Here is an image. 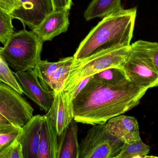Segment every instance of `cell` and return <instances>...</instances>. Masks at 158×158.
Masks as SVG:
<instances>
[{
	"label": "cell",
	"instance_id": "cell-9",
	"mask_svg": "<svg viewBox=\"0 0 158 158\" xmlns=\"http://www.w3.org/2000/svg\"><path fill=\"white\" fill-rule=\"evenodd\" d=\"M19 6L10 14L13 19L34 29L47 15L54 11L52 0H18Z\"/></svg>",
	"mask_w": 158,
	"mask_h": 158
},
{
	"label": "cell",
	"instance_id": "cell-16",
	"mask_svg": "<svg viewBox=\"0 0 158 158\" xmlns=\"http://www.w3.org/2000/svg\"><path fill=\"white\" fill-rule=\"evenodd\" d=\"M121 0H92L84 14L87 21L95 18H104L122 7Z\"/></svg>",
	"mask_w": 158,
	"mask_h": 158
},
{
	"label": "cell",
	"instance_id": "cell-3",
	"mask_svg": "<svg viewBox=\"0 0 158 158\" xmlns=\"http://www.w3.org/2000/svg\"><path fill=\"white\" fill-rule=\"evenodd\" d=\"M130 49L131 45L116 47L96 53L84 59L74 60L63 90L72 93L82 81L105 70L112 68L123 70Z\"/></svg>",
	"mask_w": 158,
	"mask_h": 158
},
{
	"label": "cell",
	"instance_id": "cell-12",
	"mask_svg": "<svg viewBox=\"0 0 158 158\" xmlns=\"http://www.w3.org/2000/svg\"><path fill=\"white\" fill-rule=\"evenodd\" d=\"M44 116H33L22 127L21 134L17 138L22 147L23 158H38L40 133Z\"/></svg>",
	"mask_w": 158,
	"mask_h": 158
},
{
	"label": "cell",
	"instance_id": "cell-20",
	"mask_svg": "<svg viewBox=\"0 0 158 158\" xmlns=\"http://www.w3.org/2000/svg\"><path fill=\"white\" fill-rule=\"evenodd\" d=\"M1 47V46H0ZM0 83L10 85L16 90L20 94L23 92L21 86L19 85L14 73L10 69V67L4 58L0 54Z\"/></svg>",
	"mask_w": 158,
	"mask_h": 158
},
{
	"label": "cell",
	"instance_id": "cell-19",
	"mask_svg": "<svg viewBox=\"0 0 158 158\" xmlns=\"http://www.w3.org/2000/svg\"><path fill=\"white\" fill-rule=\"evenodd\" d=\"M150 148L142 139L131 143H123L119 154L116 158L147 157Z\"/></svg>",
	"mask_w": 158,
	"mask_h": 158
},
{
	"label": "cell",
	"instance_id": "cell-15",
	"mask_svg": "<svg viewBox=\"0 0 158 158\" xmlns=\"http://www.w3.org/2000/svg\"><path fill=\"white\" fill-rule=\"evenodd\" d=\"M77 123L75 120H72L64 133L60 136L59 158H79L80 147Z\"/></svg>",
	"mask_w": 158,
	"mask_h": 158
},
{
	"label": "cell",
	"instance_id": "cell-10",
	"mask_svg": "<svg viewBox=\"0 0 158 158\" xmlns=\"http://www.w3.org/2000/svg\"><path fill=\"white\" fill-rule=\"evenodd\" d=\"M13 73L23 94L36 103L41 109L48 112L54 101L55 94L48 92L43 87L33 70Z\"/></svg>",
	"mask_w": 158,
	"mask_h": 158
},
{
	"label": "cell",
	"instance_id": "cell-11",
	"mask_svg": "<svg viewBox=\"0 0 158 158\" xmlns=\"http://www.w3.org/2000/svg\"><path fill=\"white\" fill-rule=\"evenodd\" d=\"M105 127L108 133L123 144L141 140L138 122L133 117L122 115L114 117L105 123Z\"/></svg>",
	"mask_w": 158,
	"mask_h": 158
},
{
	"label": "cell",
	"instance_id": "cell-7",
	"mask_svg": "<svg viewBox=\"0 0 158 158\" xmlns=\"http://www.w3.org/2000/svg\"><path fill=\"white\" fill-rule=\"evenodd\" d=\"M10 85L0 83V114L13 125L22 128L33 117L34 109Z\"/></svg>",
	"mask_w": 158,
	"mask_h": 158
},
{
	"label": "cell",
	"instance_id": "cell-21",
	"mask_svg": "<svg viewBox=\"0 0 158 158\" xmlns=\"http://www.w3.org/2000/svg\"><path fill=\"white\" fill-rule=\"evenodd\" d=\"M11 15L0 7V42L4 45L14 33Z\"/></svg>",
	"mask_w": 158,
	"mask_h": 158
},
{
	"label": "cell",
	"instance_id": "cell-26",
	"mask_svg": "<svg viewBox=\"0 0 158 158\" xmlns=\"http://www.w3.org/2000/svg\"><path fill=\"white\" fill-rule=\"evenodd\" d=\"M152 58L156 69L158 71V43L153 42L152 50Z\"/></svg>",
	"mask_w": 158,
	"mask_h": 158
},
{
	"label": "cell",
	"instance_id": "cell-22",
	"mask_svg": "<svg viewBox=\"0 0 158 158\" xmlns=\"http://www.w3.org/2000/svg\"><path fill=\"white\" fill-rule=\"evenodd\" d=\"M22 128L12 125L0 130V151L19 136Z\"/></svg>",
	"mask_w": 158,
	"mask_h": 158
},
{
	"label": "cell",
	"instance_id": "cell-25",
	"mask_svg": "<svg viewBox=\"0 0 158 158\" xmlns=\"http://www.w3.org/2000/svg\"><path fill=\"white\" fill-rule=\"evenodd\" d=\"M54 10H70L72 0H52Z\"/></svg>",
	"mask_w": 158,
	"mask_h": 158
},
{
	"label": "cell",
	"instance_id": "cell-27",
	"mask_svg": "<svg viewBox=\"0 0 158 158\" xmlns=\"http://www.w3.org/2000/svg\"><path fill=\"white\" fill-rule=\"evenodd\" d=\"M12 125H13V124L8 120L2 114H0V130L10 127Z\"/></svg>",
	"mask_w": 158,
	"mask_h": 158
},
{
	"label": "cell",
	"instance_id": "cell-23",
	"mask_svg": "<svg viewBox=\"0 0 158 158\" xmlns=\"http://www.w3.org/2000/svg\"><path fill=\"white\" fill-rule=\"evenodd\" d=\"M0 158H23L22 147L17 138L0 151Z\"/></svg>",
	"mask_w": 158,
	"mask_h": 158
},
{
	"label": "cell",
	"instance_id": "cell-5",
	"mask_svg": "<svg viewBox=\"0 0 158 158\" xmlns=\"http://www.w3.org/2000/svg\"><path fill=\"white\" fill-rule=\"evenodd\" d=\"M153 42L139 40L131 45L123 70L135 85L151 89L158 86V71L152 58Z\"/></svg>",
	"mask_w": 158,
	"mask_h": 158
},
{
	"label": "cell",
	"instance_id": "cell-13",
	"mask_svg": "<svg viewBox=\"0 0 158 158\" xmlns=\"http://www.w3.org/2000/svg\"><path fill=\"white\" fill-rule=\"evenodd\" d=\"M69 11L67 9L54 10L39 26L32 30V31L44 42L52 41L68 30L69 24Z\"/></svg>",
	"mask_w": 158,
	"mask_h": 158
},
{
	"label": "cell",
	"instance_id": "cell-2",
	"mask_svg": "<svg viewBox=\"0 0 158 158\" xmlns=\"http://www.w3.org/2000/svg\"><path fill=\"white\" fill-rule=\"evenodd\" d=\"M137 14L136 7H123L103 18L82 41L74 60L84 59L105 50L131 45Z\"/></svg>",
	"mask_w": 158,
	"mask_h": 158
},
{
	"label": "cell",
	"instance_id": "cell-6",
	"mask_svg": "<svg viewBox=\"0 0 158 158\" xmlns=\"http://www.w3.org/2000/svg\"><path fill=\"white\" fill-rule=\"evenodd\" d=\"M123 145L108 133L105 123L93 125L79 143V158H116Z\"/></svg>",
	"mask_w": 158,
	"mask_h": 158
},
{
	"label": "cell",
	"instance_id": "cell-8",
	"mask_svg": "<svg viewBox=\"0 0 158 158\" xmlns=\"http://www.w3.org/2000/svg\"><path fill=\"white\" fill-rule=\"evenodd\" d=\"M60 146L57 127V101L55 97L51 108L44 116L38 158H59Z\"/></svg>",
	"mask_w": 158,
	"mask_h": 158
},
{
	"label": "cell",
	"instance_id": "cell-14",
	"mask_svg": "<svg viewBox=\"0 0 158 158\" xmlns=\"http://www.w3.org/2000/svg\"><path fill=\"white\" fill-rule=\"evenodd\" d=\"M55 97L57 101V131L60 136L74 119V99L73 96L64 90L56 93Z\"/></svg>",
	"mask_w": 158,
	"mask_h": 158
},
{
	"label": "cell",
	"instance_id": "cell-1",
	"mask_svg": "<svg viewBox=\"0 0 158 158\" xmlns=\"http://www.w3.org/2000/svg\"><path fill=\"white\" fill-rule=\"evenodd\" d=\"M148 89L133 83L121 69L92 76L73 100L74 119L89 125L105 124L138 105Z\"/></svg>",
	"mask_w": 158,
	"mask_h": 158
},
{
	"label": "cell",
	"instance_id": "cell-18",
	"mask_svg": "<svg viewBox=\"0 0 158 158\" xmlns=\"http://www.w3.org/2000/svg\"><path fill=\"white\" fill-rule=\"evenodd\" d=\"M74 59V57H69L68 60L59 67L52 75L49 83L50 92L56 94L63 90Z\"/></svg>",
	"mask_w": 158,
	"mask_h": 158
},
{
	"label": "cell",
	"instance_id": "cell-4",
	"mask_svg": "<svg viewBox=\"0 0 158 158\" xmlns=\"http://www.w3.org/2000/svg\"><path fill=\"white\" fill-rule=\"evenodd\" d=\"M43 42L32 30L24 28L12 34L0 47V54L15 71L31 70L41 59Z\"/></svg>",
	"mask_w": 158,
	"mask_h": 158
},
{
	"label": "cell",
	"instance_id": "cell-17",
	"mask_svg": "<svg viewBox=\"0 0 158 158\" xmlns=\"http://www.w3.org/2000/svg\"><path fill=\"white\" fill-rule=\"evenodd\" d=\"M69 57L62 58L57 62H51L47 60H40L33 69L39 79V81L44 88L50 92L49 89L50 79L55 71L63 64H64Z\"/></svg>",
	"mask_w": 158,
	"mask_h": 158
},
{
	"label": "cell",
	"instance_id": "cell-24",
	"mask_svg": "<svg viewBox=\"0 0 158 158\" xmlns=\"http://www.w3.org/2000/svg\"><path fill=\"white\" fill-rule=\"evenodd\" d=\"M19 6V3L18 0H0V7L9 14Z\"/></svg>",
	"mask_w": 158,
	"mask_h": 158
}]
</instances>
